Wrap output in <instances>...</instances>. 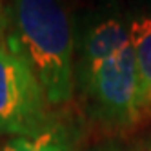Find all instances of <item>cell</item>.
Segmentation results:
<instances>
[{"label":"cell","mask_w":151,"mask_h":151,"mask_svg":"<svg viewBox=\"0 0 151 151\" xmlns=\"http://www.w3.org/2000/svg\"><path fill=\"white\" fill-rule=\"evenodd\" d=\"M15 38L49 106L73 96V29L62 0H13Z\"/></svg>","instance_id":"cell-1"},{"label":"cell","mask_w":151,"mask_h":151,"mask_svg":"<svg viewBox=\"0 0 151 151\" xmlns=\"http://www.w3.org/2000/svg\"><path fill=\"white\" fill-rule=\"evenodd\" d=\"M47 100L13 37L0 40V133L26 137L46 127Z\"/></svg>","instance_id":"cell-2"},{"label":"cell","mask_w":151,"mask_h":151,"mask_svg":"<svg viewBox=\"0 0 151 151\" xmlns=\"http://www.w3.org/2000/svg\"><path fill=\"white\" fill-rule=\"evenodd\" d=\"M84 80L96 111L104 120L124 126L144 116L131 42L99 69L84 77Z\"/></svg>","instance_id":"cell-3"},{"label":"cell","mask_w":151,"mask_h":151,"mask_svg":"<svg viewBox=\"0 0 151 151\" xmlns=\"http://www.w3.org/2000/svg\"><path fill=\"white\" fill-rule=\"evenodd\" d=\"M126 46H129V27H124L120 20H102L91 27L84 40V77L99 69Z\"/></svg>","instance_id":"cell-4"},{"label":"cell","mask_w":151,"mask_h":151,"mask_svg":"<svg viewBox=\"0 0 151 151\" xmlns=\"http://www.w3.org/2000/svg\"><path fill=\"white\" fill-rule=\"evenodd\" d=\"M129 42L135 53L140 84L142 113L151 115V18H135L129 26Z\"/></svg>","instance_id":"cell-5"},{"label":"cell","mask_w":151,"mask_h":151,"mask_svg":"<svg viewBox=\"0 0 151 151\" xmlns=\"http://www.w3.org/2000/svg\"><path fill=\"white\" fill-rule=\"evenodd\" d=\"M2 151H69V142L60 127L46 126L38 133L15 137L2 147Z\"/></svg>","instance_id":"cell-6"},{"label":"cell","mask_w":151,"mask_h":151,"mask_svg":"<svg viewBox=\"0 0 151 151\" xmlns=\"http://www.w3.org/2000/svg\"><path fill=\"white\" fill-rule=\"evenodd\" d=\"M7 27V13H6V6L4 0H0V40L4 38V31Z\"/></svg>","instance_id":"cell-7"},{"label":"cell","mask_w":151,"mask_h":151,"mask_svg":"<svg viewBox=\"0 0 151 151\" xmlns=\"http://www.w3.org/2000/svg\"><path fill=\"white\" fill-rule=\"evenodd\" d=\"M93 151H122V149H118V147H113V146H104V147H96Z\"/></svg>","instance_id":"cell-8"}]
</instances>
